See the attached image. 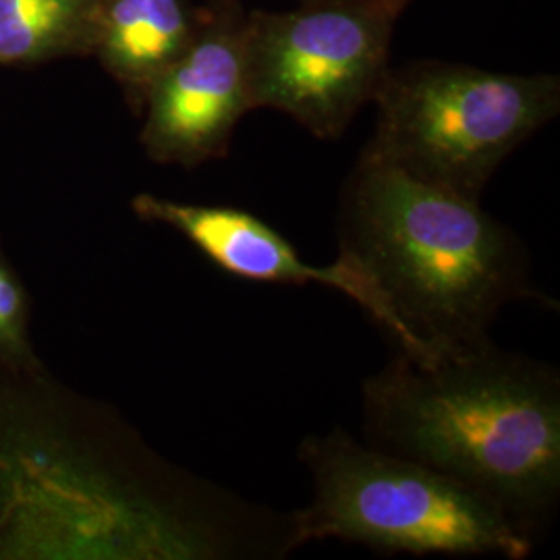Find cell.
I'll return each instance as SVG.
<instances>
[{
    "mask_svg": "<svg viewBox=\"0 0 560 560\" xmlns=\"http://www.w3.org/2000/svg\"><path fill=\"white\" fill-rule=\"evenodd\" d=\"M180 0H110L102 21V50L122 80L150 85L191 44Z\"/></svg>",
    "mask_w": 560,
    "mask_h": 560,
    "instance_id": "cell-8",
    "label": "cell"
},
{
    "mask_svg": "<svg viewBox=\"0 0 560 560\" xmlns=\"http://www.w3.org/2000/svg\"><path fill=\"white\" fill-rule=\"evenodd\" d=\"M85 0H0V60H30L71 38Z\"/></svg>",
    "mask_w": 560,
    "mask_h": 560,
    "instance_id": "cell-9",
    "label": "cell"
},
{
    "mask_svg": "<svg viewBox=\"0 0 560 560\" xmlns=\"http://www.w3.org/2000/svg\"><path fill=\"white\" fill-rule=\"evenodd\" d=\"M340 252L374 277L441 355L478 347L511 301L541 300L521 241L480 200L365 152L340 214Z\"/></svg>",
    "mask_w": 560,
    "mask_h": 560,
    "instance_id": "cell-2",
    "label": "cell"
},
{
    "mask_svg": "<svg viewBox=\"0 0 560 560\" xmlns=\"http://www.w3.org/2000/svg\"><path fill=\"white\" fill-rule=\"evenodd\" d=\"M368 152L416 179L480 200L520 143L559 113L550 75H506L460 65H418L384 75Z\"/></svg>",
    "mask_w": 560,
    "mask_h": 560,
    "instance_id": "cell-4",
    "label": "cell"
},
{
    "mask_svg": "<svg viewBox=\"0 0 560 560\" xmlns=\"http://www.w3.org/2000/svg\"><path fill=\"white\" fill-rule=\"evenodd\" d=\"M407 0H360L268 15L243 32L252 108H277L316 138H339L386 75Z\"/></svg>",
    "mask_w": 560,
    "mask_h": 560,
    "instance_id": "cell-5",
    "label": "cell"
},
{
    "mask_svg": "<svg viewBox=\"0 0 560 560\" xmlns=\"http://www.w3.org/2000/svg\"><path fill=\"white\" fill-rule=\"evenodd\" d=\"M131 208L143 221L161 222L179 231L208 260L233 277L289 284L320 282L355 301L399 342L400 353L409 360L428 365L444 358L402 322L381 284L345 252L328 266L307 264L272 226L237 208L180 203L150 194L138 196Z\"/></svg>",
    "mask_w": 560,
    "mask_h": 560,
    "instance_id": "cell-6",
    "label": "cell"
},
{
    "mask_svg": "<svg viewBox=\"0 0 560 560\" xmlns=\"http://www.w3.org/2000/svg\"><path fill=\"white\" fill-rule=\"evenodd\" d=\"M382 451L418 460L499 502L527 525L560 492L559 374L490 340L436 363L400 353L363 386Z\"/></svg>",
    "mask_w": 560,
    "mask_h": 560,
    "instance_id": "cell-1",
    "label": "cell"
},
{
    "mask_svg": "<svg viewBox=\"0 0 560 560\" xmlns=\"http://www.w3.org/2000/svg\"><path fill=\"white\" fill-rule=\"evenodd\" d=\"M249 108L243 34L217 32L191 42L150 83L141 140L156 161L196 166L226 152Z\"/></svg>",
    "mask_w": 560,
    "mask_h": 560,
    "instance_id": "cell-7",
    "label": "cell"
},
{
    "mask_svg": "<svg viewBox=\"0 0 560 560\" xmlns=\"http://www.w3.org/2000/svg\"><path fill=\"white\" fill-rule=\"evenodd\" d=\"M0 365L11 370L40 368L27 332V295L0 249Z\"/></svg>",
    "mask_w": 560,
    "mask_h": 560,
    "instance_id": "cell-10",
    "label": "cell"
},
{
    "mask_svg": "<svg viewBox=\"0 0 560 560\" xmlns=\"http://www.w3.org/2000/svg\"><path fill=\"white\" fill-rule=\"evenodd\" d=\"M300 455L314 501L293 517L295 546L335 538L418 557L532 552L527 529L499 502L423 463L363 446L342 430L305 439Z\"/></svg>",
    "mask_w": 560,
    "mask_h": 560,
    "instance_id": "cell-3",
    "label": "cell"
}]
</instances>
